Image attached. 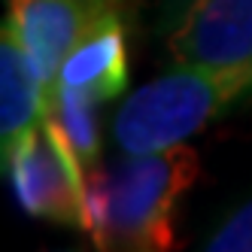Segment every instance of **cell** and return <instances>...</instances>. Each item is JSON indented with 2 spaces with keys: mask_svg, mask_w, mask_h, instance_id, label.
I'll list each match as a JSON object with an SVG mask.
<instances>
[{
  "mask_svg": "<svg viewBox=\"0 0 252 252\" xmlns=\"http://www.w3.org/2000/svg\"><path fill=\"white\" fill-rule=\"evenodd\" d=\"M201 173L189 143L164 152L125 155L106 176L85 179V228L122 252H170L173 219Z\"/></svg>",
  "mask_w": 252,
  "mask_h": 252,
  "instance_id": "1",
  "label": "cell"
},
{
  "mask_svg": "<svg viewBox=\"0 0 252 252\" xmlns=\"http://www.w3.org/2000/svg\"><path fill=\"white\" fill-rule=\"evenodd\" d=\"M167 64L252 67V0H164Z\"/></svg>",
  "mask_w": 252,
  "mask_h": 252,
  "instance_id": "3",
  "label": "cell"
},
{
  "mask_svg": "<svg viewBox=\"0 0 252 252\" xmlns=\"http://www.w3.org/2000/svg\"><path fill=\"white\" fill-rule=\"evenodd\" d=\"M128 76L131 64H128V46H125V28L119 12H110L64 58L55 88H67V92L103 103L125 92Z\"/></svg>",
  "mask_w": 252,
  "mask_h": 252,
  "instance_id": "6",
  "label": "cell"
},
{
  "mask_svg": "<svg viewBox=\"0 0 252 252\" xmlns=\"http://www.w3.org/2000/svg\"><path fill=\"white\" fill-rule=\"evenodd\" d=\"M15 201L31 216L58 225H85V170L49 116L3 161Z\"/></svg>",
  "mask_w": 252,
  "mask_h": 252,
  "instance_id": "4",
  "label": "cell"
},
{
  "mask_svg": "<svg viewBox=\"0 0 252 252\" xmlns=\"http://www.w3.org/2000/svg\"><path fill=\"white\" fill-rule=\"evenodd\" d=\"M122 0H6V22L19 33L28 58L52 100L58 70L73 46Z\"/></svg>",
  "mask_w": 252,
  "mask_h": 252,
  "instance_id": "5",
  "label": "cell"
},
{
  "mask_svg": "<svg viewBox=\"0 0 252 252\" xmlns=\"http://www.w3.org/2000/svg\"><path fill=\"white\" fill-rule=\"evenodd\" d=\"M246 103H252V67L170 64L122 100L113 140L122 155L164 152Z\"/></svg>",
  "mask_w": 252,
  "mask_h": 252,
  "instance_id": "2",
  "label": "cell"
},
{
  "mask_svg": "<svg viewBox=\"0 0 252 252\" xmlns=\"http://www.w3.org/2000/svg\"><path fill=\"white\" fill-rule=\"evenodd\" d=\"M46 113V88L19 33L12 31L9 22H3V33H0V149H3V161L31 131H37Z\"/></svg>",
  "mask_w": 252,
  "mask_h": 252,
  "instance_id": "7",
  "label": "cell"
},
{
  "mask_svg": "<svg viewBox=\"0 0 252 252\" xmlns=\"http://www.w3.org/2000/svg\"><path fill=\"white\" fill-rule=\"evenodd\" d=\"M201 252H252V189L216 219Z\"/></svg>",
  "mask_w": 252,
  "mask_h": 252,
  "instance_id": "8",
  "label": "cell"
}]
</instances>
